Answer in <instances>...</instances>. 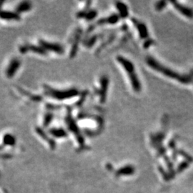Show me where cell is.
<instances>
[{
  "label": "cell",
  "mask_w": 193,
  "mask_h": 193,
  "mask_svg": "<svg viewBox=\"0 0 193 193\" xmlns=\"http://www.w3.org/2000/svg\"><path fill=\"white\" fill-rule=\"evenodd\" d=\"M147 62L150 67H152L155 70L158 71L159 72H162V74L165 75V76L168 77L172 78V79H177L179 82L184 83V84H187V83H189L190 82V78L188 76H184V75H181L177 73V72H174V71L171 70L169 68L164 67V66L161 65L160 64H159L158 62H157L156 60H154L153 58L151 57H148L147 60Z\"/></svg>",
  "instance_id": "1"
},
{
  "label": "cell",
  "mask_w": 193,
  "mask_h": 193,
  "mask_svg": "<svg viewBox=\"0 0 193 193\" xmlns=\"http://www.w3.org/2000/svg\"><path fill=\"white\" fill-rule=\"evenodd\" d=\"M44 93L47 95L51 96L52 98L57 99V100H64V99H70L79 94V90L75 88L67 89L65 90H55L48 85L44 86Z\"/></svg>",
  "instance_id": "2"
},
{
  "label": "cell",
  "mask_w": 193,
  "mask_h": 193,
  "mask_svg": "<svg viewBox=\"0 0 193 193\" xmlns=\"http://www.w3.org/2000/svg\"><path fill=\"white\" fill-rule=\"evenodd\" d=\"M66 123H67V126L69 130H71V132L75 135V136L77 138L78 142L80 144L81 147H83L84 144V140L83 138L82 135H81L80 132H79V129L78 128L77 125L75 123V120L72 118L71 114H67V117H66Z\"/></svg>",
  "instance_id": "3"
},
{
  "label": "cell",
  "mask_w": 193,
  "mask_h": 193,
  "mask_svg": "<svg viewBox=\"0 0 193 193\" xmlns=\"http://www.w3.org/2000/svg\"><path fill=\"white\" fill-rule=\"evenodd\" d=\"M40 44L44 50L51 51V52H55V53L59 54V55H62V54L64 53V48L62 45L59 44L46 42L44 40H40Z\"/></svg>",
  "instance_id": "4"
},
{
  "label": "cell",
  "mask_w": 193,
  "mask_h": 193,
  "mask_svg": "<svg viewBox=\"0 0 193 193\" xmlns=\"http://www.w3.org/2000/svg\"><path fill=\"white\" fill-rule=\"evenodd\" d=\"M20 65V60L16 58L12 59V60H11V62H10V64L8 65V67H7V69H6V76L8 78L13 77L14 76L15 73H16L18 69H19Z\"/></svg>",
  "instance_id": "5"
},
{
  "label": "cell",
  "mask_w": 193,
  "mask_h": 193,
  "mask_svg": "<svg viewBox=\"0 0 193 193\" xmlns=\"http://www.w3.org/2000/svg\"><path fill=\"white\" fill-rule=\"evenodd\" d=\"M117 60H118L119 62L120 63L122 66L124 67L127 72H128L129 75H132V74H135V66L134 64L131 62L129 60H127L125 57H121V56H118L117 57Z\"/></svg>",
  "instance_id": "6"
},
{
  "label": "cell",
  "mask_w": 193,
  "mask_h": 193,
  "mask_svg": "<svg viewBox=\"0 0 193 193\" xmlns=\"http://www.w3.org/2000/svg\"><path fill=\"white\" fill-rule=\"evenodd\" d=\"M172 4L174 5V7L177 9V10L181 13L182 14H183L184 16H187L188 18L190 19H192L193 18V10L192 9L189 8L188 7H185V6L182 5V4H179L177 1H172Z\"/></svg>",
  "instance_id": "7"
},
{
  "label": "cell",
  "mask_w": 193,
  "mask_h": 193,
  "mask_svg": "<svg viewBox=\"0 0 193 193\" xmlns=\"http://www.w3.org/2000/svg\"><path fill=\"white\" fill-rule=\"evenodd\" d=\"M29 50H31V52H35V53L40 54V55H45L46 52L44 49L41 46H35V45H25L20 47V51L22 53H26Z\"/></svg>",
  "instance_id": "8"
},
{
  "label": "cell",
  "mask_w": 193,
  "mask_h": 193,
  "mask_svg": "<svg viewBox=\"0 0 193 193\" xmlns=\"http://www.w3.org/2000/svg\"><path fill=\"white\" fill-rule=\"evenodd\" d=\"M108 83H109V80H108V78L106 76H104L101 79V88L100 92H99V95H100V100L102 102H105V99H106Z\"/></svg>",
  "instance_id": "9"
},
{
  "label": "cell",
  "mask_w": 193,
  "mask_h": 193,
  "mask_svg": "<svg viewBox=\"0 0 193 193\" xmlns=\"http://www.w3.org/2000/svg\"><path fill=\"white\" fill-rule=\"evenodd\" d=\"M0 18L5 20H19L20 19L17 12L10 11H0Z\"/></svg>",
  "instance_id": "10"
},
{
  "label": "cell",
  "mask_w": 193,
  "mask_h": 193,
  "mask_svg": "<svg viewBox=\"0 0 193 193\" xmlns=\"http://www.w3.org/2000/svg\"><path fill=\"white\" fill-rule=\"evenodd\" d=\"M135 169L133 166L132 165H126L125 167H122V168L119 169L117 172H116L115 175L119 177L121 175H131L135 173Z\"/></svg>",
  "instance_id": "11"
},
{
  "label": "cell",
  "mask_w": 193,
  "mask_h": 193,
  "mask_svg": "<svg viewBox=\"0 0 193 193\" xmlns=\"http://www.w3.org/2000/svg\"><path fill=\"white\" fill-rule=\"evenodd\" d=\"M80 36H81V32H79V31H77L76 34H75V37H74V40H73V46H72L70 52L71 58H73V57L76 55L78 49L79 42V40H80Z\"/></svg>",
  "instance_id": "12"
},
{
  "label": "cell",
  "mask_w": 193,
  "mask_h": 193,
  "mask_svg": "<svg viewBox=\"0 0 193 193\" xmlns=\"http://www.w3.org/2000/svg\"><path fill=\"white\" fill-rule=\"evenodd\" d=\"M36 131H37V133L38 134V135H40V136L41 137L43 140H44L45 141L47 142V143L49 144V145L50 146L51 148L55 149V142L53 140H52V139L49 138V137L47 136V135L45 133V132L43 130V129H41V128H40V127H37V129H36Z\"/></svg>",
  "instance_id": "13"
},
{
  "label": "cell",
  "mask_w": 193,
  "mask_h": 193,
  "mask_svg": "<svg viewBox=\"0 0 193 193\" xmlns=\"http://www.w3.org/2000/svg\"><path fill=\"white\" fill-rule=\"evenodd\" d=\"M129 80H130L131 84L132 86V88L134 89L135 92H140L141 90V84H140V80H139L138 76L136 74H132V75H129Z\"/></svg>",
  "instance_id": "14"
},
{
  "label": "cell",
  "mask_w": 193,
  "mask_h": 193,
  "mask_svg": "<svg viewBox=\"0 0 193 193\" xmlns=\"http://www.w3.org/2000/svg\"><path fill=\"white\" fill-rule=\"evenodd\" d=\"M49 133L56 138H64L67 136L66 131L62 128H52L49 130Z\"/></svg>",
  "instance_id": "15"
},
{
  "label": "cell",
  "mask_w": 193,
  "mask_h": 193,
  "mask_svg": "<svg viewBox=\"0 0 193 193\" xmlns=\"http://www.w3.org/2000/svg\"><path fill=\"white\" fill-rule=\"evenodd\" d=\"M31 4L29 1H22L21 2L19 5L16 7V12L17 13H22V12H27L29 10H31Z\"/></svg>",
  "instance_id": "16"
},
{
  "label": "cell",
  "mask_w": 193,
  "mask_h": 193,
  "mask_svg": "<svg viewBox=\"0 0 193 193\" xmlns=\"http://www.w3.org/2000/svg\"><path fill=\"white\" fill-rule=\"evenodd\" d=\"M3 142L6 145L14 146L16 142V140H15L14 137L10 134H6L3 138Z\"/></svg>",
  "instance_id": "17"
},
{
  "label": "cell",
  "mask_w": 193,
  "mask_h": 193,
  "mask_svg": "<svg viewBox=\"0 0 193 193\" xmlns=\"http://www.w3.org/2000/svg\"><path fill=\"white\" fill-rule=\"evenodd\" d=\"M138 29L140 35L142 38H146L148 36V31H147V27L144 24L139 23L138 25Z\"/></svg>",
  "instance_id": "18"
},
{
  "label": "cell",
  "mask_w": 193,
  "mask_h": 193,
  "mask_svg": "<svg viewBox=\"0 0 193 193\" xmlns=\"http://www.w3.org/2000/svg\"><path fill=\"white\" fill-rule=\"evenodd\" d=\"M119 20V16L117 14H113L112 16L108 17L107 19H101L99 21V23L104 24L105 22H107L108 24H115L116 22H118Z\"/></svg>",
  "instance_id": "19"
},
{
  "label": "cell",
  "mask_w": 193,
  "mask_h": 193,
  "mask_svg": "<svg viewBox=\"0 0 193 193\" xmlns=\"http://www.w3.org/2000/svg\"><path fill=\"white\" fill-rule=\"evenodd\" d=\"M117 8H118L119 11L121 13V16L123 17H125L127 15H128V12H127V7H126L125 4L123 3L118 2L117 3Z\"/></svg>",
  "instance_id": "20"
},
{
  "label": "cell",
  "mask_w": 193,
  "mask_h": 193,
  "mask_svg": "<svg viewBox=\"0 0 193 193\" xmlns=\"http://www.w3.org/2000/svg\"><path fill=\"white\" fill-rule=\"evenodd\" d=\"M96 12L95 10H91V11H88V12H85V14H84V17L87 20L90 21L92 20L93 19L96 17Z\"/></svg>",
  "instance_id": "21"
},
{
  "label": "cell",
  "mask_w": 193,
  "mask_h": 193,
  "mask_svg": "<svg viewBox=\"0 0 193 193\" xmlns=\"http://www.w3.org/2000/svg\"><path fill=\"white\" fill-rule=\"evenodd\" d=\"M189 167V162H187V161H185V162H182L179 164L178 167H177V172L180 173L182 172V171H184L185 170H186L187 168H188Z\"/></svg>",
  "instance_id": "22"
},
{
  "label": "cell",
  "mask_w": 193,
  "mask_h": 193,
  "mask_svg": "<svg viewBox=\"0 0 193 193\" xmlns=\"http://www.w3.org/2000/svg\"><path fill=\"white\" fill-rule=\"evenodd\" d=\"M52 119H53V114H52V113H47V114H46L44 119V125L45 127L48 126V125L50 124L51 122H52Z\"/></svg>",
  "instance_id": "23"
},
{
  "label": "cell",
  "mask_w": 193,
  "mask_h": 193,
  "mask_svg": "<svg viewBox=\"0 0 193 193\" xmlns=\"http://www.w3.org/2000/svg\"><path fill=\"white\" fill-rule=\"evenodd\" d=\"M178 153H179V155H180L181 156H182L183 157H185V159H186L187 162H193V158L190 156V155H188V154H187L185 152L182 151V150H179V151L178 152Z\"/></svg>",
  "instance_id": "24"
},
{
  "label": "cell",
  "mask_w": 193,
  "mask_h": 193,
  "mask_svg": "<svg viewBox=\"0 0 193 193\" xmlns=\"http://www.w3.org/2000/svg\"><path fill=\"white\" fill-rule=\"evenodd\" d=\"M159 172H160L161 174H162V177H163V178L165 180L168 181V180H170V179H171L170 175H169V172L165 171V170H164L162 167H159Z\"/></svg>",
  "instance_id": "25"
},
{
  "label": "cell",
  "mask_w": 193,
  "mask_h": 193,
  "mask_svg": "<svg viewBox=\"0 0 193 193\" xmlns=\"http://www.w3.org/2000/svg\"><path fill=\"white\" fill-rule=\"evenodd\" d=\"M165 4H166L165 1H159L158 3H157L155 7H156V9L157 10H161L165 7Z\"/></svg>",
  "instance_id": "26"
},
{
  "label": "cell",
  "mask_w": 193,
  "mask_h": 193,
  "mask_svg": "<svg viewBox=\"0 0 193 193\" xmlns=\"http://www.w3.org/2000/svg\"><path fill=\"white\" fill-rule=\"evenodd\" d=\"M96 37H92V38L90 39V40H88V42H87V47H91L92 45L94 44V42H96Z\"/></svg>",
  "instance_id": "27"
},
{
  "label": "cell",
  "mask_w": 193,
  "mask_h": 193,
  "mask_svg": "<svg viewBox=\"0 0 193 193\" xmlns=\"http://www.w3.org/2000/svg\"><path fill=\"white\" fill-rule=\"evenodd\" d=\"M147 42H148V43H147V42H145V43L144 44V47H148V46L151 45L152 40H149V41H147Z\"/></svg>",
  "instance_id": "28"
},
{
  "label": "cell",
  "mask_w": 193,
  "mask_h": 193,
  "mask_svg": "<svg viewBox=\"0 0 193 193\" xmlns=\"http://www.w3.org/2000/svg\"><path fill=\"white\" fill-rule=\"evenodd\" d=\"M107 169L108 170H110V171H112V170H113V167L112 165H110V164H107L106 166Z\"/></svg>",
  "instance_id": "29"
}]
</instances>
